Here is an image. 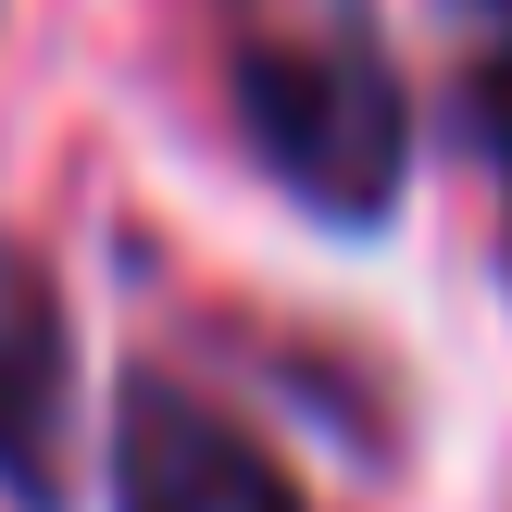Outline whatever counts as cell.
<instances>
[{
  "mask_svg": "<svg viewBox=\"0 0 512 512\" xmlns=\"http://www.w3.org/2000/svg\"><path fill=\"white\" fill-rule=\"evenodd\" d=\"M438 13L463 25V38H500V50H512V0H438Z\"/></svg>",
  "mask_w": 512,
  "mask_h": 512,
  "instance_id": "5b68a950",
  "label": "cell"
},
{
  "mask_svg": "<svg viewBox=\"0 0 512 512\" xmlns=\"http://www.w3.org/2000/svg\"><path fill=\"white\" fill-rule=\"evenodd\" d=\"M100 512H313V500L250 413H225L200 375L138 350L100 388Z\"/></svg>",
  "mask_w": 512,
  "mask_h": 512,
  "instance_id": "7a4b0ae2",
  "label": "cell"
},
{
  "mask_svg": "<svg viewBox=\"0 0 512 512\" xmlns=\"http://www.w3.org/2000/svg\"><path fill=\"white\" fill-rule=\"evenodd\" d=\"M438 125H450V150L475 163V188L500 213V288H512V50L500 38H463V63L438 88Z\"/></svg>",
  "mask_w": 512,
  "mask_h": 512,
  "instance_id": "277c9868",
  "label": "cell"
},
{
  "mask_svg": "<svg viewBox=\"0 0 512 512\" xmlns=\"http://www.w3.org/2000/svg\"><path fill=\"white\" fill-rule=\"evenodd\" d=\"M0 512H75V288L0 225Z\"/></svg>",
  "mask_w": 512,
  "mask_h": 512,
  "instance_id": "3957f363",
  "label": "cell"
},
{
  "mask_svg": "<svg viewBox=\"0 0 512 512\" xmlns=\"http://www.w3.org/2000/svg\"><path fill=\"white\" fill-rule=\"evenodd\" d=\"M213 100L238 163L313 238L375 250L425 175V88L388 38V0H213Z\"/></svg>",
  "mask_w": 512,
  "mask_h": 512,
  "instance_id": "6da1fadb",
  "label": "cell"
}]
</instances>
